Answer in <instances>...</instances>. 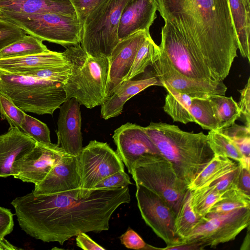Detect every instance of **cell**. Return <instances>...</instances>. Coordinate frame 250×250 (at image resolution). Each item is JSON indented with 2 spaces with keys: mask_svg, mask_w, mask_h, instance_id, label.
<instances>
[{
  "mask_svg": "<svg viewBox=\"0 0 250 250\" xmlns=\"http://www.w3.org/2000/svg\"><path fill=\"white\" fill-rule=\"evenodd\" d=\"M165 21L179 32L164 52L173 68L190 79L223 81L238 49L229 0H156Z\"/></svg>",
  "mask_w": 250,
  "mask_h": 250,
  "instance_id": "6da1fadb",
  "label": "cell"
},
{
  "mask_svg": "<svg viewBox=\"0 0 250 250\" xmlns=\"http://www.w3.org/2000/svg\"><path fill=\"white\" fill-rule=\"evenodd\" d=\"M130 200L127 187L93 189L85 197L80 189L47 195L31 192L16 198L11 204L20 227L26 234L62 245L81 232L107 230L113 213Z\"/></svg>",
  "mask_w": 250,
  "mask_h": 250,
  "instance_id": "7a4b0ae2",
  "label": "cell"
},
{
  "mask_svg": "<svg viewBox=\"0 0 250 250\" xmlns=\"http://www.w3.org/2000/svg\"><path fill=\"white\" fill-rule=\"evenodd\" d=\"M144 129L187 186L215 156L207 135L202 132H189L177 125L162 122H151Z\"/></svg>",
  "mask_w": 250,
  "mask_h": 250,
  "instance_id": "3957f363",
  "label": "cell"
},
{
  "mask_svg": "<svg viewBox=\"0 0 250 250\" xmlns=\"http://www.w3.org/2000/svg\"><path fill=\"white\" fill-rule=\"evenodd\" d=\"M62 53L71 68L63 85L67 99L74 98L90 109L101 105L108 98V59L90 56L80 44L67 46Z\"/></svg>",
  "mask_w": 250,
  "mask_h": 250,
  "instance_id": "277c9868",
  "label": "cell"
},
{
  "mask_svg": "<svg viewBox=\"0 0 250 250\" xmlns=\"http://www.w3.org/2000/svg\"><path fill=\"white\" fill-rule=\"evenodd\" d=\"M60 82L0 71V95L24 112L51 114L67 100Z\"/></svg>",
  "mask_w": 250,
  "mask_h": 250,
  "instance_id": "5b68a950",
  "label": "cell"
},
{
  "mask_svg": "<svg viewBox=\"0 0 250 250\" xmlns=\"http://www.w3.org/2000/svg\"><path fill=\"white\" fill-rule=\"evenodd\" d=\"M130 174L136 186L158 195L176 215L188 189L168 160L161 154L144 156L134 164Z\"/></svg>",
  "mask_w": 250,
  "mask_h": 250,
  "instance_id": "8992f818",
  "label": "cell"
},
{
  "mask_svg": "<svg viewBox=\"0 0 250 250\" xmlns=\"http://www.w3.org/2000/svg\"><path fill=\"white\" fill-rule=\"evenodd\" d=\"M129 0H103L83 24L81 47L93 57L108 58L119 42L118 29Z\"/></svg>",
  "mask_w": 250,
  "mask_h": 250,
  "instance_id": "52a82bcc",
  "label": "cell"
},
{
  "mask_svg": "<svg viewBox=\"0 0 250 250\" xmlns=\"http://www.w3.org/2000/svg\"><path fill=\"white\" fill-rule=\"evenodd\" d=\"M0 18L42 41L65 47L80 44L82 41L83 24L77 15L49 13L27 16H2Z\"/></svg>",
  "mask_w": 250,
  "mask_h": 250,
  "instance_id": "ba28073f",
  "label": "cell"
},
{
  "mask_svg": "<svg viewBox=\"0 0 250 250\" xmlns=\"http://www.w3.org/2000/svg\"><path fill=\"white\" fill-rule=\"evenodd\" d=\"M250 224V207L222 214H207L201 217L183 243H198L204 248L215 247L234 240Z\"/></svg>",
  "mask_w": 250,
  "mask_h": 250,
  "instance_id": "9c48e42d",
  "label": "cell"
},
{
  "mask_svg": "<svg viewBox=\"0 0 250 250\" xmlns=\"http://www.w3.org/2000/svg\"><path fill=\"white\" fill-rule=\"evenodd\" d=\"M78 156L81 189L83 197L89 195L95 185L101 180L125 170L122 160L106 143L90 141Z\"/></svg>",
  "mask_w": 250,
  "mask_h": 250,
  "instance_id": "30bf717a",
  "label": "cell"
},
{
  "mask_svg": "<svg viewBox=\"0 0 250 250\" xmlns=\"http://www.w3.org/2000/svg\"><path fill=\"white\" fill-rule=\"evenodd\" d=\"M136 186V197L145 223L168 248L183 244L174 231L176 214L158 195L143 186Z\"/></svg>",
  "mask_w": 250,
  "mask_h": 250,
  "instance_id": "8fae6325",
  "label": "cell"
},
{
  "mask_svg": "<svg viewBox=\"0 0 250 250\" xmlns=\"http://www.w3.org/2000/svg\"><path fill=\"white\" fill-rule=\"evenodd\" d=\"M65 152L57 144L36 142L31 150L14 163L12 176L24 182L38 184Z\"/></svg>",
  "mask_w": 250,
  "mask_h": 250,
  "instance_id": "7c38bea8",
  "label": "cell"
},
{
  "mask_svg": "<svg viewBox=\"0 0 250 250\" xmlns=\"http://www.w3.org/2000/svg\"><path fill=\"white\" fill-rule=\"evenodd\" d=\"M152 66L155 72V75L161 83H167L176 91L192 98H208L215 95H225L227 90L223 81H198L181 74L173 68L162 53Z\"/></svg>",
  "mask_w": 250,
  "mask_h": 250,
  "instance_id": "4fadbf2b",
  "label": "cell"
},
{
  "mask_svg": "<svg viewBox=\"0 0 250 250\" xmlns=\"http://www.w3.org/2000/svg\"><path fill=\"white\" fill-rule=\"evenodd\" d=\"M116 152L130 174L134 164L141 158L161 154L146 132L144 127L127 123L117 128L113 135Z\"/></svg>",
  "mask_w": 250,
  "mask_h": 250,
  "instance_id": "5bb4252c",
  "label": "cell"
},
{
  "mask_svg": "<svg viewBox=\"0 0 250 250\" xmlns=\"http://www.w3.org/2000/svg\"><path fill=\"white\" fill-rule=\"evenodd\" d=\"M81 187L78 156L65 152L44 179L35 185L32 192L35 195H47L81 189Z\"/></svg>",
  "mask_w": 250,
  "mask_h": 250,
  "instance_id": "9a60e30c",
  "label": "cell"
},
{
  "mask_svg": "<svg viewBox=\"0 0 250 250\" xmlns=\"http://www.w3.org/2000/svg\"><path fill=\"white\" fill-rule=\"evenodd\" d=\"M149 32L140 31L120 40L108 57V98L126 81L136 54Z\"/></svg>",
  "mask_w": 250,
  "mask_h": 250,
  "instance_id": "2e32d148",
  "label": "cell"
},
{
  "mask_svg": "<svg viewBox=\"0 0 250 250\" xmlns=\"http://www.w3.org/2000/svg\"><path fill=\"white\" fill-rule=\"evenodd\" d=\"M59 108L57 145L66 152L78 156L83 148L80 104L72 98Z\"/></svg>",
  "mask_w": 250,
  "mask_h": 250,
  "instance_id": "e0dca14e",
  "label": "cell"
},
{
  "mask_svg": "<svg viewBox=\"0 0 250 250\" xmlns=\"http://www.w3.org/2000/svg\"><path fill=\"white\" fill-rule=\"evenodd\" d=\"M156 0H129L122 13L118 37L122 40L140 31L149 32L157 18Z\"/></svg>",
  "mask_w": 250,
  "mask_h": 250,
  "instance_id": "ac0fdd59",
  "label": "cell"
},
{
  "mask_svg": "<svg viewBox=\"0 0 250 250\" xmlns=\"http://www.w3.org/2000/svg\"><path fill=\"white\" fill-rule=\"evenodd\" d=\"M36 142L20 129L10 127L0 135V177L12 176L14 163L35 146Z\"/></svg>",
  "mask_w": 250,
  "mask_h": 250,
  "instance_id": "d6986e66",
  "label": "cell"
},
{
  "mask_svg": "<svg viewBox=\"0 0 250 250\" xmlns=\"http://www.w3.org/2000/svg\"><path fill=\"white\" fill-rule=\"evenodd\" d=\"M49 13L77 15L69 0L0 1V16H27Z\"/></svg>",
  "mask_w": 250,
  "mask_h": 250,
  "instance_id": "ffe728a7",
  "label": "cell"
},
{
  "mask_svg": "<svg viewBox=\"0 0 250 250\" xmlns=\"http://www.w3.org/2000/svg\"><path fill=\"white\" fill-rule=\"evenodd\" d=\"M152 85L162 86L155 75L141 79L125 81L101 104L102 117L107 120L120 115L125 104L129 99Z\"/></svg>",
  "mask_w": 250,
  "mask_h": 250,
  "instance_id": "44dd1931",
  "label": "cell"
},
{
  "mask_svg": "<svg viewBox=\"0 0 250 250\" xmlns=\"http://www.w3.org/2000/svg\"><path fill=\"white\" fill-rule=\"evenodd\" d=\"M68 64L63 53L49 50L40 54L0 59V71L19 75L40 68Z\"/></svg>",
  "mask_w": 250,
  "mask_h": 250,
  "instance_id": "7402d4cb",
  "label": "cell"
},
{
  "mask_svg": "<svg viewBox=\"0 0 250 250\" xmlns=\"http://www.w3.org/2000/svg\"><path fill=\"white\" fill-rule=\"evenodd\" d=\"M231 18L235 31L238 49L243 57L250 62V9L242 0H229Z\"/></svg>",
  "mask_w": 250,
  "mask_h": 250,
  "instance_id": "603a6c76",
  "label": "cell"
},
{
  "mask_svg": "<svg viewBox=\"0 0 250 250\" xmlns=\"http://www.w3.org/2000/svg\"><path fill=\"white\" fill-rule=\"evenodd\" d=\"M238 164V162L229 158L215 155L188 186V188L192 190L208 187L213 182L234 169Z\"/></svg>",
  "mask_w": 250,
  "mask_h": 250,
  "instance_id": "cb8c5ba5",
  "label": "cell"
},
{
  "mask_svg": "<svg viewBox=\"0 0 250 250\" xmlns=\"http://www.w3.org/2000/svg\"><path fill=\"white\" fill-rule=\"evenodd\" d=\"M167 91L163 106L164 111L170 116L173 121L187 124L193 122L190 113L192 98L178 92L168 84L161 83Z\"/></svg>",
  "mask_w": 250,
  "mask_h": 250,
  "instance_id": "d4e9b609",
  "label": "cell"
},
{
  "mask_svg": "<svg viewBox=\"0 0 250 250\" xmlns=\"http://www.w3.org/2000/svg\"><path fill=\"white\" fill-rule=\"evenodd\" d=\"M207 137L214 155L229 158L250 168V158L242 154L233 141L220 130H210Z\"/></svg>",
  "mask_w": 250,
  "mask_h": 250,
  "instance_id": "484cf974",
  "label": "cell"
},
{
  "mask_svg": "<svg viewBox=\"0 0 250 250\" xmlns=\"http://www.w3.org/2000/svg\"><path fill=\"white\" fill-rule=\"evenodd\" d=\"M218 123V129L228 127L241 116L238 104L232 97L215 95L208 98Z\"/></svg>",
  "mask_w": 250,
  "mask_h": 250,
  "instance_id": "4316f807",
  "label": "cell"
},
{
  "mask_svg": "<svg viewBox=\"0 0 250 250\" xmlns=\"http://www.w3.org/2000/svg\"><path fill=\"white\" fill-rule=\"evenodd\" d=\"M161 55V50L148 35L139 47L127 75L126 80H131L145 72L146 67L157 61Z\"/></svg>",
  "mask_w": 250,
  "mask_h": 250,
  "instance_id": "83f0119b",
  "label": "cell"
},
{
  "mask_svg": "<svg viewBox=\"0 0 250 250\" xmlns=\"http://www.w3.org/2000/svg\"><path fill=\"white\" fill-rule=\"evenodd\" d=\"M42 41L31 35H25L21 40L0 51V59L40 54L49 51Z\"/></svg>",
  "mask_w": 250,
  "mask_h": 250,
  "instance_id": "f1b7e54d",
  "label": "cell"
},
{
  "mask_svg": "<svg viewBox=\"0 0 250 250\" xmlns=\"http://www.w3.org/2000/svg\"><path fill=\"white\" fill-rule=\"evenodd\" d=\"M200 218L201 217L196 215L191 208L190 190L188 189L175 218V234L183 242L189 235Z\"/></svg>",
  "mask_w": 250,
  "mask_h": 250,
  "instance_id": "f546056e",
  "label": "cell"
},
{
  "mask_svg": "<svg viewBox=\"0 0 250 250\" xmlns=\"http://www.w3.org/2000/svg\"><path fill=\"white\" fill-rule=\"evenodd\" d=\"M222 193L211 186L190 190V205L200 217L205 216L212 206L221 199Z\"/></svg>",
  "mask_w": 250,
  "mask_h": 250,
  "instance_id": "4dcf8cb0",
  "label": "cell"
},
{
  "mask_svg": "<svg viewBox=\"0 0 250 250\" xmlns=\"http://www.w3.org/2000/svg\"><path fill=\"white\" fill-rule=\"evenodd\" d=\"M248 207H250V196L235 188L224 192L221 199L212 206L208 214L225 213Z\"/></svg>",
  "mask_w": 250,
  "mask_h": 250,
  "instance_id": "1f68e13d",
  "label": "cell"
},
{
  "mask_svg": "<svg viewBox=\"0 0 250 250\" xmlns=\"http://www.w3.org/2000/svg\"><path fill=\"white\" fill-rule=\"evenodd\" d=\"M190 113L193 122L202 128L209 130L218 129V123L208 98H192Z\"/></svg>",
  "mask_w": 250,
  "mask_h": 250,
  "instance_id": "d6a6232c",
  "label": "cell"
},
{
  "mask_svg": "<svg viewBox=\"0 0 250 250\" xmlns=\"http://www.w3.org/2000/svg\"><path fill=\"white\" fill-rule=\"evenodd\" d=\"M21 131L41 143H51L47 125L38 119L25 114L21 124Z\"/></svg>",
  "mask_w": 250,
  "mask_h": 250,
  "instance_id": "836d02e7",
  "label": "cell"
},
{
  "mask_svg": "<svg viewBox=\"0 0 250 250\" xmlns=\"http://www.w3.org/2000/svg\"><path fill=\"white\" fill-rule=\"evenodd\" d=\"M70 74L71 68L68 64L64 65L40 68L20 73L18 75L56 81L64 84Z\"/></svg>",
  "mask_w": 250,
  "mask_h": 250,
  "instance_id": "e575fe53",
  "label": "cell"
},
{
  "mask_svg": "<svg viewBox=\"0 0 250 250\" xmlns=\"http://www.w3.org/2000/svg\"><path fill=\"white\" fill-rule=\"evenodd\" d=\"M219 130L233 141L244 157L250 158V127L234 123L228 127Z\"/></svg>",
  "mask_w": 250,
  "mask_h": 250,
  "instance_id": "d590c367",
  "label": "cell"
},
{
  "mask_svg": "<svg viewBox=\"0 0 250 250\" xmlns=\"http://www.w3.org/2000/svg\"><path fill=\"white\" fill-rule=\"evenodd\" d=\"M25 112L16 106L9 99L0 95V116L6 120L10 127L21 130V124Z\"/></svg>",
  "mask_w": 250,
  "mask_h": 250,
  "instance_id": "8d00e7d4",
  "label": "cell"
},
{
  "mask_svg": "<svg viewBox=\"0 0 250 250\" xmlns=\"http://www.w3.org/2000/svg\"><path fill=\"white\" fill-rule=\"evenodd\" d=\"M25 31L7 20L0 18V51L26 35Z\"/></svg>",
  "mask_w": 250,
  "mask_h": 250,
  "instance_id": "74e56055",
  "label": "cell"
},
{
  "mask_svg": "<svg viewBox=\"0 0 250 250\" xmlns=\"http://www.w3.org/2000/svg\"><path fill=\"white\" fill-rule=\"evenodd\" d=\"M132 183L128 175L124 171L113 173L100 181L93 189H113L125 188Z\"/></svg>",
  "mask_w": 250,
  "mask_h": 250,
  "instance_id": "f35d334b",
  "label": "cell"
},
{
  "mask_svg": "<svg viewBox=\"0 0 250 250\" xmlns=\"http://www.w3.org/2000/svg\"><path fill=\"white\" fill-rule=\"evenodd\" d=\"M121 243L126 248L134 250H154L159 249L146 244L142 237L130 228L120 237Z\"/></svg>",
  "mask_w": 250,
  "mask_h": 250,
  "instance_id": "ab89813d",
  "label": "cell"
},
{
  "mask_svg": "<svg viewBox=\"0 0 250 250\" xmlns=\"http://www.w3.org/2000/svg\"><path fill=\"white\" fill-rule=\"evenodd\" d=\"M239 166V164L234 169L213 182L209 186H211L222 193L230 189L237 188Z\"/></svg>",
  "mask_w": 250,
  "mask_h": 250,
  "instance_id": "60d3db41",
  "label": "cell"
},
{
  "mask_svg": "<svg viewBox=\"0 0 250 250\" xmlns=\"http://www.w3.org/2000/svg\"><path fill=\"white\" fill-rule=\"evenodd\" d=\"M73 6L76 13L83 24L90 13L103 0H69Z\"/></svg>",
  "mask_w": 250,
  "mask_h": 250,
  "instance_id": "b9f144b4",
  "label": "cell"
},
{
  "mask_svg": "<svg viewBox=\"0 0 250 250\" xmlns=\"http://www.w3.org/2000/svg\"><path fill=\"white\" fill-rule=\"evenodd\" d=\"M240 101L238 104L241 114L245 120V126L250 127V78L243 89L239 90Z\"/></svg>",
  "mask_w": 250,
  "mask_h": 250,
  "instance_id": "7bdbcfd3",
  "label": "cell"
},
{
  "mask_svg": "<svg viewBox=\"0 0 250 250\" xmlns=\"http://www.w3.org/2000/svg\"><path fill=\"white\" fill-rule=\"evenodd\" d=\"M13 227V214L9 209L0 207V240L10 234Z\"/></svg>",
  "mask_w": 250,
  "mask_h": 250,
  "instance_id": "ee69618b",
  "label": "cell"
},
{
  "mask_svg": "<svg viewBox=\"0 0 250 250\" xmlns=\"http://www.w3.org/2000/svg\"><path fill=\"white\" fill-rule=\"evenodd\" d=\"M236 187L237 188L250 196V169L243 167L240 164Z\"/></svg>",
  "mask_w": 250,
  "mask_h": 250,
  "instance_id": "f6af8a7d",
  "label": "cell"
},
{
  "mask_svg": "<svg viewBox=\"0 0 250 250\" xmlns=\"http://www.w3.org/2000/svg\"><path fill=\"white\" fill-rule=\"evenodd\" d=\"M77 246L84 250H105V249L93 241L86 233L81 232L76 236Z\"/></svg>",
  "mask_w": 250,
  "mask_h": 250,
  "instance_id": "bcb514c9",
  "label": "cell"
},
{
  "mask_svg": "<svg viewBox=\"0 0 250 250\" xmlns=\"http://www.w3.org/2000/svg\"><path fill=\"white\" fill-rule=\"evenodd\" d=\"M247 233L243 243L241 245L240 250H249L250 246V226L247 227Z\"/></svg>",
  "mask_w": 250,
  "mask_h": 250,
  "instance_id": "7dc6e473",
  "label": "cell"
},
{
  "mask_svg": "<svg viewBox=\"0 0 250 250\" xmlns=\"http://www.w3.org/2000/svg\"><path fill=\"white\" fill-rule=\"evenodd\" d=\"M17 250L18 248L14 247L4 238L0 240V250Z\"/></svg>",
  "mask_w": 250,
  "mask_h": 250,
  "instance_id": "c3c4849f",
  "label": "cell"
},
{
  "mask_svg": "<svg viewBox=\"0 0 250 250\" xmlns=\"http://www.w3.org/2000/svg\"><path fill=\"white\" fill-rule=\"evenodd\" d=\"M246 7L250 9V0H242Z\"/></svg>",
  "mask_w": 250,
  "mask_h": 250,
  "instance_id": "681fc988",
  "label": "cell"
},
{
  "mask_svg": "<svg viewBox=\"0 0 250 250\" xmlns=\"http://www.w3.org/2000/svg\"><path fill=\"white\" fill-rule=\"evenodd\" d=\"M9 0H0V1H9Z\"/></svg>",
  "mask_w": 250,
  "mask_h": 250,
  "instance_id": "f907efd6",
  "label": "cell"
}]
</instances>
